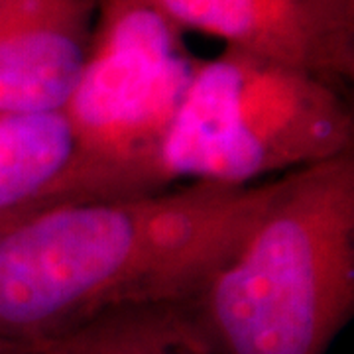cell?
Instances as JSON below:
<instances>
[{
	"mask_svg": "<svg viewBox=\"0 0 354 354\" xmlns=\"http://www.w3.org/2000/svg\"><path fill=\"white\" fill-rule=\"evenodd\" d=\"M281 181L176 185L0 218V339L44 348L118 311L189 304Z\"/></svg>",
	"mask_w": 354,
	"mask_h": 354,
	"instance_id": "6da1fadb",
	"label": "cell"
},
{
	"mask_svg": "<svg viewBox=\"0 0 354 354\" xmlns=\"http://www.w3.org/2000/svg\"><path fill=\"white\" fill-rule=\"evenodd\" d=\"M185 311L211 354H327L354 315V152L283 176Z\"/></svg>",
	"mask_w": 354,
	"mask_h": 354,
	"instance_id": "7a4b0ae2",
	"label": "cell"
},
{
	"mask_svg": "<svg viewBox=\"0 0 354 354\" xmlns=\"http://www.w3.org/2000/svg\"><path fill=\"white\" fill-rule=\"evenodd\" d=\"M197 64L158 0H101L83 71L62 109L71 158L18 213L169 189L162 146Z\"/></svg>",
	"mask_w": 354,
	"mask_h": 354,
	"instance_id": "3957f363",
	"label": "cell"
},
{
	"mask_svg": "<svg viewBox=\"0 0 354 354\" xmlns=\"http://www.w3.org/2000/svg\"><path fill=\"white\" fill-rule=\"evenodd\" d=\"M354 152L346 88L225 48L197 69L165 134V187H248Z\"/></svg>",
	"mask_w": 354,
	"mask_h": 354,
	"instance_id": "277c9868",
	"label": "cell"
},
{
	"mask_svg": "<svg viewBox=\"0 0 354 354\" xmlns=\"http://www.w3.org/2000/svg\"><path fill=\"white\" fill-rule=\"evenodd\" d=\"M183 32L346 88L354 79V0H158Z\"/></svg>",
	"mask_w": 354,
	"mask_h": 354,
	"instance_id": "5b68a950",
	"label": "cell"
},
{
	"mask_svg": "<svg viewBox=\"0 0 354 354\" xmlns=\"http://www.w3.org/2000/svg\"><path fill=\"white\" fill-rule=\"evenodd\" d=\"M101 0H0V113H59Z\"/></svg>",
	"mask_w": 354,
	"mask_h": 354,
	"instance_id": "8992f818",
	"label": "cell"
},
{
	"mask_svg": "<svg viewBox=\"0 0 354 354\" xmlns=\"http://www.w3.org/2000/svg\"><path fill=\"white\" fill-rule=\"evenodd\" d=\"M71 158V134L59 113H0V218L50 189Z\"/></svg>",
	"mask_w": 354,
	"mask_h": 354,
	"instance_id": "52a82bcc",
	"label": "cell"
},
{
	"mask_svg": "<svg viewBox=\"0 0 354 354\" xmlns=\"http://www.w3.org/2000/svg\"><path fill=\"white\" fill-rule=\"evenodd\" d=\"M85 333L97 354H211L191 329L185 305L118 311Z\"/></svg>",
	"mask_w": 354,
	"mask_h": 354,
	"instance_id": "ba28073f",
	"label": "cell"
},
{
	"mask_svg": "<svg viewBox=\"0 0 354 354\" xmlns=\"http://www.w3.org/2000/svg\"><path fill=\"white\" fill-rule=\"evenodd\" d=\"M38 354H95L91 342L85 337L83 330H77L73 335L65 337L62 341L51 342L48 346H44Z\"/></svg>",
	"mask_w": 354,
	"mask_h": 354,
	"instance_id": "9c48e42d",
	"label": "cell"
},
{
	"mask_svg": "<svg viewBox=\"0 0 354 354\" xmlns=\"http://www.w3.org/2000/svg\"><path fill=\"white\" fill-rule=\"evenodd\" d=\"M41 348L38 346H30L22 342L8 341V339H0V354H38Z\"/></svg>",
	"mask_w": 354,
	"mask_h": 354,
	"instance_id": "30bf717a",
	"label": "cell"
}]
</instances>
